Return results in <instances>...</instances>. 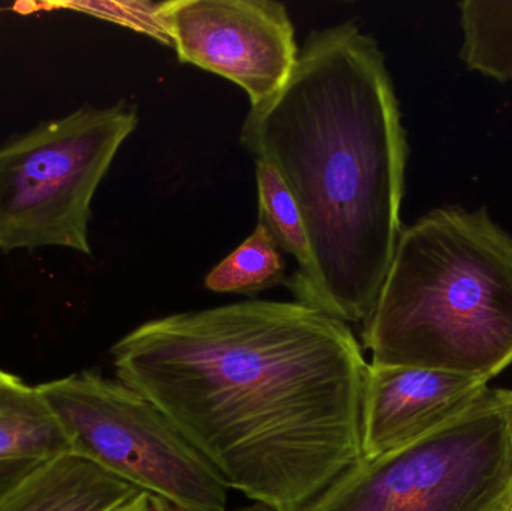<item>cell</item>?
<instances>
[{
	"label": "cell",
	"instance_id": "obj_20",
	"mask_svg": "<svg viewBox=\"0 0 512 511\" xmlns=\"http://www.w3.org/2000/svg\"><path fill=\"white\" fill-rule=\"evenodd\" d=\"M0 374H2V371H0Z\"/></svg>",
	"mask_w": 512,
	"mask_h": 511
},
{
	"label": "cell",
	"instance_id": "obj_9",
	"mask_svg": "<svg viewBox=\"0 0 512 511\" xmlns=\"http://www.w3.org/2000/svg\"><path fill=\"white\" fill-rule=\"evenodd\" d=\"M140 492L68 452L36 465L0 498V511H117Z\"/></svg>",
	"mask_w": 512,
	"mask_h": 511
},
{
	"label": "cell",
	"instance_id": "obj_5",
	"mask_svg": "<svg viewBox=\"0 0 512 511\" xmlns=\"http://www.w3.org/2000/svg\"><path fill=\"white\" fill-rule=\"evenodd\" d=\"M71 452L174 511H225L218 471L158 407L120 380L81 372L38 386Z\"/></svg>",
	"mask_w": 512,
	"mask_h": 511
},
{
	"label": "cell",
	"instance_id": "obj_10",
	"mask_svg": "<svg viewBox=\"0 0 512 511\" xmlns=\"http://www.w3.org/2000/svg\"><path fill=\"white\" fill-rule=\"evenodd\" d=\"M71 452L38 387L0 374V462H44Z\"/></svg>",
	"mask_w": 512,
	"mask_h": 511
},
{
	"label": "cell",
	"instance_id": "obj_11",
	"mask_svg": "<svg viewBox=\"0 0 512 511\" xmlns=\"http://www.w3.org/2000/svg\"><path fill=\"white\" fill-rule=\"evenodd\" d=\"M460 57L472 71L499 83L512 80V2L466 0L459 5Z\"/></svg>",
	"mask_w": 512,
	"mask_h": 511
},
{
	"label": "cell",
	"instance_id": "obj_17",
	"mask_svg": "<svg viewBox=\"0 0 512 511\" xmlns=\"http://www.w3.org/2000/svg\"><path fill=\"white\" fill-rule=\"evenodd\" d=\"M502 392H504L505 416H507L508 438H510L512 458V390H502Z\"/></svg>",
	"mask_w": 512,
	"mask_h": 511
},
{
	"label": "cell",
	"instance_id": "obj_1",
	"mask_svg": "<svg viewBox=\"0 0 512 511\" xmlns=\"http://www.w3.org/2000/svg\"><path fill=\"white\" fill-rule=\"evenodd\" d=\"M117 380L158 407L228 488L301 511L363 461L369 363L348 324L249 300L141 324L111 348Z\"/></svg>",
	"mask_w": 512,
	"mask_h": 511
},
{
	"label": "cell",
	"instance_id": "obj_15",
	"mask_svg": "<svg viewBox=\"0 0 512 511\" xmlns=\"http://www.w3.org/2000/svg\"><path fill=\"white\" fill-rule=\"evenodd\" d=\"M36 461L0 462V498L21 482L36 465Z\"/></svg>",
	"mask_w": 512,
	"mask_h": 511
},
{
	"label": "cell",
	"instance_id": "obj_12",
	"mask_svg": "<svg viewBox=\"0 0 512 511\" xmlns=\"http://www.w3.org/2000/svg\"><path fill=\"white\" fill-rule=\"evenodd\" d=\"M259 222L271 234L280 251L297 261L294 276L286 282L295 287L309 278L312 272V249L300 210L288 188L276 171L264 162L256 161Z\"/></svg>",
	"mask_w": 512,
	"mask_h": 511
},
{
	"label": "cell",
	"instance_id": "obj_2",
	"mask_svg": "<svg viewBox=\"0 0 512 511\" xmlns=\"http://www.w3.org/2000/svg\"><path fill=\"white\" fill-rule=\"evenodd\" d=\"M240 140L276 171L312 249L297 302L364 323L402 234L408 141L385 56L354 21L307 36L285 86L251 108Z\"/></svg>",
	"mask_w": 512,
	"mask_h": 511
},
{
	"label": "cell",
	"instance_id": "obj_6",
	"mask_svg": "<svg viewBox=\"0 0 512 511\" xmlns=\"http://www.w3.org/2000/svg\"><path fill=\"white\" fill-rule=\"evenodd\" d=\"M512 458L504 392L384 458L361 461L301 511H508Z\"/></svg>",
	"mask_w": 512,
	"mask_h": 511
},
{
	"label": "cell",
	"instance_id": "obj_16",
	"mask_svg": "<svg viewBox=\"0 0 512 511\" xmlns=\"http://www.w3.org/2000/svg\"><path fill=\"white\" fill-rule=\"evenodd\" d=\"M117 511H174L161 498L155 495L140 492L137 497L132 498L128 504Z\"/></svg>",
	"mask_w": 512,
	"mask_h": 511
},
{
	"label": "cell",
	"instance_id": "obj_4",
	"mask_svg": "<svg viewBox=\"0 0 512 511\" xmlns=\"http://www.w3.org/2000/svg\"><path fill=\"white\" fill-rule=\"evenodd\" d=\"M138 125L135 105H84L0 144V249L92 254V203Z\"/></svg>",
	"mask_w": 512,
	"mask_h": 511
},
{
	"label": "cell",
	"instance_id": "obj_14",
	"mask_svg": "<svg viewBox=\"0 0 512 511\" xmlns=\"http://www.w3.org/2000/svg\"><path fill=\"white\" fill-rule=\"evenodd\" d=\"M162 3L164 2L80 3L74 6L83 9L86 14L98 15L122 26L132 27L164 44L171 45L170 35L162 17Z\"/></svg>",
	"mask_w": 512,
	"mask_h": 511
},
{
	"label": "cell",
	"instance_id": "obj_19",
	"mask_svg": "<svg viewBox=\"0 0 512 511\" xmlns=\"http://www.w3.org/2000/svg\"><path fill=\"white\" fill-rule=\"evenodd\" d=\"M508 511H512V506L510 507V510H508Z\"/></svg>",
	"mask_w": 512,
	"mask_h": 511
},
{
	"label": "cell",
	"instance_id": "obj_18",
	"mask_svg": "<svg viewBox=\"0 0 512 511\" xmlns=\"http://www.w3.org/2000/svg\"><path fill=\"white\" fill-rule=\"evenodd\" d=\"M225 511H227V510H225ZM233 511H274V510L271 509V507L265 506V504L254 503V504H251V506L240 507V509L233 510Z\"/></svg>",
	"mask_w": 512,
	"mask_h": 511
},
{
	"label": "cell",
	"instance_id": "obj_7",
	"mask_svg": "<svg viewBox=\"0 0 512 511\" xmlns=\"http://www.w3.org/2000/svg\"><path fill=\"white\" fill-rule=\"evenodd\" d=\"M162 17L180 62L245 90L251 107L291 77L298 50L285 5L271 0H171Z\"/></svg>",
	"mask_w": 512,
	"mask_h": 511
},
{
	"label": "cell",
	"instance_id": "obj_13",
	"mask_svg": "<svg viewBox=\"0 0 512 511\" xmlns=\"http://www.w3.org/2000/svg\"><path fill=\"white\" fill-rule=\"evenodd\" d=\"M286 278L282 251L271 234L256 225L254 233L206 276L213 293L251 294L271 290Z\"/></svg>",
	"mask_w": 512,
	"mask_h": 511
},
{
	"label": "cell",
	"instance_id": "obj_3",
	"mask_svg": "<svg viewBox=\"0 0 512 511\" xmlns=\"http://www.w3.org/2000/svg\"><path fill=\"white\" fill-rule=\"evenodd\" d=\"M375 365L489 383L512 363V236L486 209L444 207L402 230L364 321Z\"/></svg>",
	"mask_w": 512,
	"mask_h": 511
},
{
	"label": "cell",
	"instance_id": "obj_8",
	"mask_svg": "<svg viewBox=\"0 0 512 511\" xmlns=\"http://www.w3.org/2000/svg\"><path fill=\"white\" fill-rule=\"evenodd\" d=\"M489 392L481 378L369 363L361 410L364 461L400 452L472 410Z\"/></svg>",
	"mask_w": 512,
	"mask_h": 511
}]
</instances>
